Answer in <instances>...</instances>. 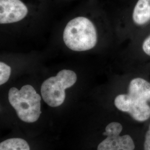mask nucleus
<instances>
[{"mask_svg":"<svg viewBox=\"0 0 150 150\" xmlns=\"http://www.w3.org/2000/svg\"><path fill=\"white\" fill-rule=\"evenodd\" d=\"M129 70L126 90L115 97L113 105L136 123L150 120V75L134 67Z\"/></svg>","mask_w":150,"mask_h":150,"instance_id":"nucleus-1","label":"nucleus"},{"mask_svg":"<svg viewBox=\"0 0 150 150\" xmlns=\"http://www.w3.org/2000/svg\"><path fill=\"white\" fill-rule=\"evenodd\" d=\"M63 40L74 51H86L95 48L99 36L96 26L89 18L79 16L70 20L64 27Z\"/></svg>","mask_w":150,"mask_h":150,"instance_id":"nucleus-2","label":"nucleus"},{"mask_svg":"<svg viewBox=\"0 0 150 150\" xmlns=\"http://www.w3.org/2000/svg\"><path fill=\"white\" fill-rule=\"evenodd\" d=\"M8 99L18 117L23 122L33 123L40 118L41 97L33 86L26 85L20 90L12 87L8 91Z\"/></svg>","mask_w":150,"mask_h":150,"instance_id":"nucleus-3","label":"nucleus"},{"mask_svg":"<svg viewBox=\"0 0 150 150\" xmlns=\"http://www.w3.org/2000/svg\"><path fill=\"white\" fill-rule=\"evenodd\" d=\"M77 79L75 72L67 69L61 70L56 76L46 79L41 87L43 101L51 107L61 106L65 100V90L74 85Z\"/></svg>","mask_w":150,"mask_h":150,"instance_id":"nucleus-4","label":"nucleus"},{"mask_svg":"<svg viewBox=\"0 0 150 150\" xmlns=\"http://www.w3.org/2000/svg\"><path fill=\"white\" fill-rule=\"evenodd\" d=\"M123 126L118 122H112L106 126L103 135L106 138L97 146V150H137V139L129 134L121 135Z\"/></svg>","mask_w":150,"mask_h":150,"instance_id":"nucleus-5","label":"nucleus"},{"mask_svg":"<svg viewBox=\"0 0 150 150\" xmlns=\"http://www.w3.org/2000/svg\"><path fill=\"white\" fill-rule=\"evenodd\" d=\"M127 66L137 67L150 62V25L129 41Z\"/></svg>","mask_w":150,"mask_h":150,"instance_id":"nucleus-6","label":"nucleus"},{"mask_svg":"<svg viewBox=\"0 0 150 150\" xmlns=\"http://www.w3.org/2000/svg\"><path fill=\"white\" fill-rule=\"evenodd\" d=\"M150 25V0H137L125 25V36L132 40Z\"/></svg>","mask_w":150,"mask_h":150,"instance_id":"nucleus-7","label":"nucleus"},{"mask_svg":"<svg viewBox=\"0 0 150 150\" xmlns=\"http://www.w3.org/2000/svg\"><path fill=\"white\" fill-rule=\"evenodd\" d=\"M28 12L21 0H0V23L10 24L20 21Z\"/></svg>","mask_w":150,"mask_h":150,"instance_id":"nucleus-8","label":"nucleus"},{"mask_svg":"<svg viewBox=\"0 0 150 150\" xmlns=\"http://www.w3.org/2000/svg\"><path fill=\"white\" fill-rule=\"evenodd\" d=\"M0 150H30V147L25 139L11 138L1 142Z\"/></svg>","mask_w":150,"mask_h":150,"instance_id":"nucleus-9","label":"nucleus"},{"mask_svg":"<svg viewBox=\"0 0 150 150\" xmlns=\"http://www.w3.org/2000/svg\"><path fill=\"white\" fill-rule=\"evenodd\" d=\"M11 68L10 66L4 63L0 62V85H2L7 82L11 76Z\"/></svg>","mask_w":150,"mask_h":150,"instance_id":"nucleus-10","label":"nucleus"},{"mask_svg":"<svg viewBox=\"0 0 150 150\" xmlns=\"http://www.w3.org/2000/svg\"><path fill=\"white\" fill-rule=\"evenodd\" d=\"M142 141V150H150V120Z\"/></svg>","mask_w":150,"mask_h":150,"instance_id":"nucleus-11","label":"nucleus"},{"mask_svg":"<svg viewBox=\"0 0 150 150\" xmlns=\"http://www.w3.org/2000/svg\"><path fill=\"white\" fill-rule=\"evenodd\" d=\"M136 67L137 69H139L140 70L145 71L146 72L149 74L150 75V62H147L146 64L141 65V66H139L137 67Z\"/></svg>","mask_w":150,"mask_h":150,"instance_id":"nucleus-12","label":"nucleus"}]
</instances>
